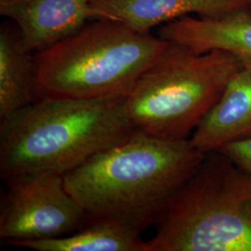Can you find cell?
I'll return each mask as SVG.
<instances>
[{
    "mask_svg": "<svg viewBox=\"0 0 251 251\" xmlns=\"http://www.w3.org/2000/svg\"><path fill=\"white\" fill-rule=\"evenodd\" d=\"M205 153L187 140H166L135 128L63 176L89 221L113 220L144 231L155 225Z\"/></svg>",
    "mask_w": 251,
    "mask_h": 251,
    "instance_id": "cell-1",
    "label": "cell"
},
{
    "mask_svg": "<svg viewBox=\"0 0 251 251\" xmlns=\"http://www.w3.org/2000/svg\"><path fill=\"white\" fill-rule=\"evenodd\" d=\"M0 175L64 176L135 129L126 98H43L0 122Z\"/></svg>",
    "mask_w": 251,
    "mask_h": 251,
    "instance_id": "cell-2",
    "label": "cell"
},
{
    "mask_svg": "<svg viewBox=\"0 0 251 251\" xmlns=\"http://www.w3.org/2000/svg\"><path fill=\"white\" fill-rule=\"evenodd\" d=\"M35 54L36 100L126 98L169 42L117 21L94 19Z\"/></svg>",
    "mask_w": 251,
    "mask_h": 251,
    "instance_id": "cell-3",
    "label": "cell"
},
{
    "mask_svg": "<svg viewBox=\"0 0 251 251\" xmlns=\"http://www.w3.org/2000/svg\"><path fill=\"white\" fill-rule=\"evenodd\" d=\"M155 225L147 251H251V173L207 152Z\"/></svg>",
    "mask_w": 251,
    "mask_h": 251,
    "instance_id": "cell-4",
    "label": "cell"
},
{
    "mask_svg": "<svg viewBox=\"0 0 251 251\" xmlns=\"http://www.w3.org/2000/svg\"><path fill=\"white\" fill-rule=\"evenodd\" d=\"M243 68L225 50L196 53L170 43L126 98L135 128L166 140H187Z\"/></svg>",
    "mask_w": 251,
    "mask_h": 251,
    "instance_id": "cell-5",
    "label": "cell"
},
{
    "mask_svg": "<svg viewBox=\"0 0 251 251\" xmlns=\"http://www.w3.org/2000/svg\"><path fill=\"white\" fill-rule=\"evenodd\" d=\"M0 204V238L11 244L62 237L89 222L62 175H28L6 182Z\"/></svg>",
    "mask_w": 251,
    "mask_h": 251,
    "instance_id": "cell-6",
    "label": "cell"
},
{
    "mask_svg": "<svg viewBox=\"0 0 251 251\" xmlns=\"http://www.w3.org/2000/svg\"><path fill=\"white\" fill-rule=\"evenodd\" d=\"M92 0H0V14L17 26L27 48L40 52L78 32Z\"/></svg>",
    "mask_w": 251,
    "mask_h": 251,
    "instance_id": "cell-7",
    "label": "cell"
},
{
    "mask_svg": "<svg viewBox=\"0 0 251 251\" xmlns=\"http://www.w3.org/2000/svg\"><path fill=\"white\" fill-rule=\"evenodd\" d=\"M241 10H251V0H92L90 5V18L117 21L139 32L191 14L221 18Z\"/></svg>",
    "mask_w": 251,
    "mask_h": 251,
    "instance_id": "cell-8",
    "label": "cell"
},
{
    "mask_svg": "<svg viewBox=\"0 0 251 251\" xmlns=\"http://www.w3.org/2000/svg\"><path fill=\"white\" fill-rule=\"evenodd\" d=\"M158 36L196 53L228 51L243 67L251 68V10L236 11L221 18L184 16L164 25Z\"/></svg>",
    "mask_w": 251,
    "mask_h": 251,
    "instance_id": "cell-9",
    "label": "cell"
},
{
    "mask_svg": "<svg viewBox=\"0 0 251 251\" xmlns=\"http://www.w3.org/2000/svg\"><path fill=\"white\" fill-rule=\"evenodd\" d=\"M251 139V68L243 67L227 83L190 141L199 152Z\"/></svg>",
    "mask_w": 251,
    "mask_h": 251,
    "instance_id": "cell-10",
    "label": "cell"
},
{
    "mask_svg": "<svg viewBox=\"0 0 251 251\" xmlns=\"http://www.w3.org/2000/svg\"><path fill=\"white\" fill-rule=\"evenodd\" d=\"M35 100V53L25 46L15 25H2L0 30V122Z\"/></svg>",
    "mask_w": 251,
    "mask_h": 251,
    "instance_id": "cell-11",
    "label": "cell"
},
{
    "mask_svg": "<svg viewBox=\"0 0 251 251\" xmlns=\"http://www.w3.org/2000/svg\"><path fill=\"white\" fill-rule=\"evenodd\" d=\"M141 235L142 231L123 223L94 220L65 236L9 245L36 251H147Z\"/></svg>",
    "mask_w": 251,
    "mask_h": 251,
    "instance_id": "cell-12",
    "label": "cell"
},
{
    "mask_svg": "<svg viewBox=\"0 0 251 251\" xmlns=\"http://www.w3.org/2000/svg\"><path fill=\"white\" fill-rule=\"evenodd\" d=\"M251 173V139L226 144L217 150Z\"/></svg>",
    "mask_w": 251,
    "mask_h": 251,
    "instance_id": "cell-13",
    "label": "cell"
}]
</instances>
